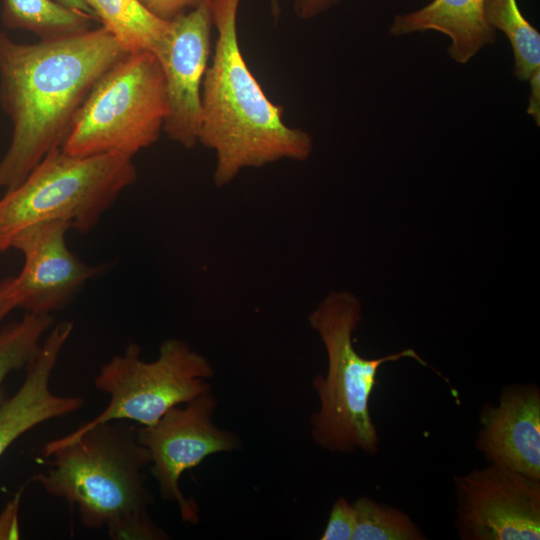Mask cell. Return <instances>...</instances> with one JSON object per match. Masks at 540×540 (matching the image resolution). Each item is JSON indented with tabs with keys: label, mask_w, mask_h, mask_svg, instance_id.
Segmentation results:
<instances>
[{
	"label": "cell",
	"mask_w": 540,
	"mask_h": 540,
	"mask_svg": "<svg viewBox=\"0 0 540 540\" xmlns=\"http://www.w3.org/2000/svg\"><path fill=\"white\" fill-rule=\"evenodd\" d=\"M127 53L104 27L28 44L0 32V103L13 124L0 187L16 188L62 147L93 86Z\"/></svg>",
	"instance_id": "1"
},
{
	"label": "cell",
	"mask_w": 540,
	"mask_h": 540,
	"mask_svg": "<svg viewBox=\"0 0 540 540\" xmlns=\"http://www.w3.org/2000/svg\"><path fill=\"white\" fill-rule=\"evenodd\" d=\"M240 1H211L217 39L202 81L198 143L215 151L213 180L218 187L244 168L282 159L304 161L313 149L306 131L284 123L283 107L266 96L242 55L237 34Z\"/></svg>",
	"instance_id": "2"
},
{
	"label": "cell",
	"mask_w": 540,
	"mask_h": 540,
	"mask_svg": "<svg viewBox=\"0 0 540 540\" xmlns=\"http://www.w3.org/2000/svg\"><path fill=\"white\" fill-rule=\"evenodd\" d=\"M137 430L130 421L113 420L49 441L41 450L51 458L49 468L32 480L75 506L90 529L146 513L153 499L145 474L150 457Z\"/></svg>",
	"instance_id": "3"
},
{
	"label": "cell",
	"mask_w": 540,
	"mask_h": 540,
	"mask_svg": "<svg viewBox=\"0 0 540 540\" xmlns=\"http://www.w3.org/2000/svg\"><path fill=\"white\" fill-rule=\"evenodd\" d=\"M360 321V303L347 292L329 294L309 316L311 327L325 346L328 360L326 375L319 374L313 380L320 408L311 417V436L330 452L377 453L379 437L369 402L378 384L379 368L403 358H413L428 366L413 349L379 358L362 357L353 343V333Z\"/></svg>",
	"instance_id": "4"
},
{
	"label": "cell",
	"mask_w": 540,
	"mask_h": 540,
	"mask_svg": "<svg viewBox=\"0 0 540 540\" xmlns=\"http://www.w3.org/2000/svg\"><path fill=\"white\" fill-rule=\"evenodd\" d=\"M136 178L132 157L125 154L49 152L0 199V252L10 248L20 231L43 221L64 220L79 233L89 232Z\"/></svg>",
	"instance_id": "5"
},
{
	"label": "cell",
	"mask_w": 540,
	"mask_h": 540,
	"mask_svg": "<svg viewBox=\"0 0 540 540\" xmlns=\"http://www.w3.org/2000/svg\"><path fill=\"white\" fill-rule=\"evenodd\" d=\"M166 115L159 59L150 51L128 52L93 86L61 149L77 157L121 153L133 158L158 140Z\"/></svg>",
	"instance_id": "6"
},
{
	"label": "cell",
	"mask_w": 540,
	"mask_h": 540,
	"mask_svg": "<svg viewBox=\"0 0 540 540\" xmlns=\"http://www.w3.org/2000/svg\"><path fill=\"white\" fill-rule=\"evenodd\" d=\"M214 371L206 357L184 341H164L154 361H144L141 348L130 343L103 365L95 387L109 395V403L92 420L72 433L97 424L126 420L151 426L171 408L185 404L210 390Z\"/></svg>",
	"instance_id": "7"
},
{
	"label": "cell",
	"mask_w": 540,
	"mask_h": 540,
	"mask_svg": "<svg viewBox=\"0 0 540 540\" xmlns=\"http://www.w3.org/2000/svg\"><path fill=\"white\" fill-rule=\"evenodd\" d=\"M216 404L209 390L171 408L155 424L137 430L139 443L148 451L150 472L161 497L174 502L181 519L192 524L199 521V509L181 490L182 474L212 454L230 452L241 445L236 434L213 423Z\"/></svg>",
	"instance_id": "8"
},
{
	"label": "cell",
	"mask_w": 540,
	"mask_h": 540,
	"mask_svg": "<svg viewBox=\"0 0 540 540\" xmlns=\"http://www.w3.org/2000/svg\"><path fill=\"white\" fill-rule=\"evenodd\" d=\"M462 540L540 539V479L489 463L454 477Z\"/></svg>",
	"instance_id": "9"
},
{
	"label": "cell",
	"mask_w": 540,
	"mask_h": 540,
	"mask_svg": "<svg viewBox=\"0 0 540 540\" xmlns=\"http://www.w3.org/2000/svg\"><path fill=\"white\" fill-rule=\"evenodd\" d=\"M64 220L35 223L20 231L10 248L21 251L24 266L16 277L4 279L0 288L28 313L52 315L64 309L84 284L106 265H88L68 248Z\"/></svg>",
	"instance_id": "10"
},
{
	"label": "cell",
	"mask_w": 540,
	"mask_h": 540,
	"mask_svg": "<svg viewBox=\"0 0 540 540\" xmlns=\"http://www.w3.org/2000/svg\"><path fill=\"white\" fill-rule=\"evenodd\" d=\"M211 1L171 20L162 65L167 115L163 130L187 149L198 143L201 121V87L211 51Z\"/></svg>",
	"instance_id": "11"
},
{
	"label": "cell",
	"mask_w": 540,
	"mask_h": 540,
	"mask_svg": "<svg viewBox=\"0 0 540 540\" xmlns=\"http://www.w3.org/2000/svg\"><path fill=\"white\" fill-rule=\"evenodd\" d=\"M475 446L489 463L540 479V389L510 384L479 414Z\"/></svg>",
	"instance_id": "12"
},
{
	"label": "cell",
	"mask_w": 540,
	"mask_h": 540,
	"mask_svg": "<svg viewBox=\"0 0 540 540\" xmlns=\"http://www.w3.org/2000/svg\"><path fill=\"white\" fill-rule=\"evenodd\" d=\"M72 331L73 324L69 321L54 326L27 366L21 387L0 402V458L16 439L33 427L67 416L83 406L82 397L61 396L50 389L52 373Z\"/></svg>",
	"instance_id": "13"
},
{
	"label": "cell",
	"mask_w": 540,
	"mask_h": 540,
	"mask_svg": "<svg viewBox=\"0 0 540 540\" xmlns=\"http://www.w3.org/2000/svg\"><path fill=\"white\" fill-rule=\"evenodd\" d=\"M425 31L450 38L448 54L460 64L496 41V31L485 19L484 0H432L416 11L397 14L389 28L392 36Z\"/></svg>",
	"instance_id": "14"
},
{
	"label": "cell",
	"mask_w": 540,
	"mask_h": 540,
	"mask_svg": "<svg viewBox=\"0 0 540 540\" xmlns=\"http://www.w3.org/2000/svg\"><path fill=\"white\" fill-rule=\"evenodd\" d=\"M127 52L150 51L159 59L165 52L171 21L149 12L138 0H84Z\"/></svg>",
	"instance_id": "15"
},
{
	"label": "cell",
	"mask_w": 540,
	"mask_h": 540,
	"mask_svg": "<svg viewBox=\"0 0 540 540\" xmlns=\"http://www.w3.org/2000/svg\"><path fill=\"white\" fill-rule=\"evenodd\" d=\"M2 23L50 39L90 29L96 17L55 0H3Z\"/></svg>",
	"instance_id": "16"
},
{
	"label": "cell",
	"mask_w": 540,
	"mask_h": 540,
	"mask_svg": "<svg viewBox=\"0 0 540 540\" xmlns=\"http://www.w3.org/2000/svg\"><path fill=\"white\" fill-rule=\"evenodd\" d=\"M484 15L495 31L508 38L515 61L514 74L528 81L540 68V33L521 13L516 0H484Z\"/></svg>",
	"instance_id": "17"
},
{
	"label": "cell",
	"mask_w": 540,
	"mask_h": 540,
	"mask_svg": "<svg viewBox=\"0 0 540 540\" xmlns=\"http://www.w3.org/2000/svg\"><path fill=\"white\" fill-rule=\"evenodd\" d=\"M353 504L355 530L352 540H423L424 534L403 511L362 496Z\"/></svg>",
	"instance_id": "18"
},
{
	"label": "cell",
	"mask_w": 540,
	"mask_h": 540,
	"mask_svg": "<svg viewBox=\"0 0 540 540\" xmlns=\"http://www.w3.org/2000/svg\"><path fill=\"white\" fill-rule=\"evenodd\" d=\"M52 324V315L26 312L20 321L0 332V402L4 380L12 371L27 367L37 356L42 337Z\"/></svg>",
	"instance_id": "19"
},
{
	"label": "cell",
	"mask_w": 540,
	"mask_h": 540,
	"mask_svg": "<svg viewBox=\"0 0 540 540\" xmlns=\"http://www.w3.org/2000/svg\"><path fill=\"white\" fill-rule=\"evenodd\" d=\"M113 540H164L168 536L151 519L148 512L129 516L106 526Z\"/></svg>",
	"instance_id": "20"
},
{
	"label": "cell",
	"mask_w": 540,
	"mask_h": 540,
	"mask_svg": "<svg viewBox=\"0 0 540 540\" xmlns=\"http://www.w3.org/2000/svg\"><path fill=\"white\" fill-rule=\"evenodd\" d=\"M355 511L353 504L339 497L332 505L321 540H352L355 530Z\"/></svg>",
	"instance_id": "21"
},
{
	"label": "cell",
	"mask_w": 540,
	"mask_h": 540,
	"mask_svg": "<svg viewBox=\"0 0 540 540\" xmlns=\"http://www.w3.org/2000/svg\"><path fill=\"white\" fill-rule=\"evenodd\" d=\"M149 12L158 18L171 21L207 0H138Z\"/></svg>",
	"instance_id": "22"
},
{
	"label": "cell",
	"mask_w": 540,
	"mask_h": 540,
	"mask_svg": "<svg viewBox=\"0 0 540 540\" xmlns=\"http://www.w3.org/2000/svg\"><path fill=\"white\" fill-rule=\"evenodd\" d=\"M25 487L22 486L0 512V540L20 538L19 508Z\"/></svg>",
	"instance_id": "23"
},
{
	"label": "cell",
	"mask_w": 540,
	"mask_h": 540,
	"mask_svg": "<svg viewBox=\"0 0 540 540\" xmlns=\"http://www.w3.org/2000/svg\"><path fill=\"white\" fill-rule=\"evenodd\" d=\"M340 1L341 0H295L294 12L299 18L307 20L328 10ZM270 8L274 19H279L281 12L279 0H270Z\"/></svg>",
	"instance_id": "24"
},
{
	"label": "cell",
	"mask_w": 540,
	"mask_h": 540,
	"mask_svg": "<svg viewBox=\"0 0 540 540\" xmlns=\"http://www.w3.org/2000/svg\"><path fill=\"white\" fill-rule=\"evenodd\" d=\"M531 93L527 106V113L533 117L537 126L540 125V68L535 70L529 78Z\"/></svg>",
	"instance_id": "25"
},
{
	"label": "cell",
	"mask_w": 540,
	"mask_h": 540,
	"mask_svg": "<svg viewBox=\"0 0 540 540\" xmlns=\"http://www.w3.org/2000/svg\"><path fill=\"white\" fill-rule=\"evenodd\" d=\"M15 308L17 305L13 297L0 288V321Z\"/></svg>",
	"instance_id": "26"
},
{
	"label": "cell",
	"mask_w": 540,
	"mask_h": 540,
	"mask_svg": "<svg viewBox=\"0 0 540 540\" xmlns=\"http://www.w3.org/2000/svg\"><path fill=\"white\" fill-rule=\"evenodd\" d=\"M55 1H57L58 3L66 6L68 8L83 11V12L88 13L90 15H93L95 17V15L93 14V12L89 8V6L85 3L84 0H55Z\"/></svg>",
	"instance_id": "27"
}]
</instances>
